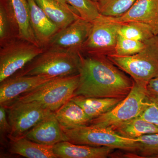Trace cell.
I'll return each instance as SVG.
<instances>
[{
    "label": "cell",
    "instance_id": "obj_33",
    "mask_svg": "<svg viewBox=\"0 0 158 158\" xmlns=\"http://www.w3.org/2000/svg\"></svg>",
    "mask_w": 158,
    "mask_h": 158
},
{
    "label": "cell",
    "instance_id": "obj_23",
    "mask_svg": "<svg viewBox=\"0 0 158 158\" xmlns=\"http://www.w3.org/2000/svg\"><path fill=\"white\" fill-rule=\"evenodd\" d=\"M118 34L128 39L144 42L155 36L150 27L137 22L122 23Z\"/></svg>",
    "mask_w": 158,
    "mask_h": 158
},
{
    "label": "cell",
    "instance_id": "obj_32",
    "mask_svg": "<svg viewBox=\"0 0 158 158\" xmlns=\"http://www.w3.org/2000/svg\"><path fill=\"white\" fill-rule=\"evenodd\" d=\"M92 1H94V2H97V0H92Z\"/></svg>",
    "mask_w": 158,
    "mask_h": 158
},
{
    "label": "cell",
    "instance_id": "obj_1",
    "mask_svg": "<svg viewBox=\"0 0 158 158\" xmlns=\"http://www.w3.org/2000/svg\"><path fill=\"white\" fill-rule=\"evenodd\" d=\"M79 74L74 96L123 100L133 88V79L104 56L81 53Z\"/></svg>",
    "mask_w": 158,
    "mask_h": 158
},
{
    "label": "cell",
    "instance_id": "obj_30",
    "mask_svg": "<svg viewBox=\"0 0 158 158\" xmlns=\"http://www.w3.org/2000/svg\"><path fill=\"white\" fill-rule=\"evenodd\" d=\"M148 95L158 99V76L150 80L146 86Z\"/></svg>",
    "mask_w": 158,
    "mask_h": 158
},
{
    "label": "cell",
    "instance_id": "obj_12",
    "mask_svg": "<svg viewBox=\"0 0 158 158\" xmlns=\"http://www.w3.org/2000/svg\"><path fill=\"white\" fill-rule=\"evenodd\" d=\"M108 20L118 23L137 22L150 27L158 35V0H137L124 14L118 17L104 16Z\"/></svg>",
    "mask_w": 158,
    "mask_h": 158
},
{
    "label": "cell",
    "instance_id": "obj_22",
    "mask_svg": "<svg viewBox=\"0 0 158 158\" xmlns=\"http://www.w3.org/2000/svg\"><path fill=\"white\" fill-rule=\"evenodd\" d=\"M16 37L17 28L9 0H0V46Z\"/></svg>",
    "mask_w": 158,
    "mask_h": 158
},
{
    "label": "cell",
    "instance_id": "obj_20",
    "mask_svg": "<svg viewBox=\"0 0 158 158\" xmlns=\"http://www.w3.org/2000/svg\"><path fill=\"white\" fill-rule=\"evenodd\" d=\"M71 99L78 105L91 119L109 112L123 100L109 98L73 96Z\"/></svg>",
    "mask_w": 158,
    "mask_h": 158
},
{
    "label": "cell",
    "instance_id": "obj_9",
    "mask_svg": "<svg viewBox=\"0 0 158 158\" xmlns=\"http://www.w3.org/2000/svg\"><path fill=\"white\" fill-rule=\"evenodd\" d=\"M5 107L11 127V133L8 137L13 138L23 136L53 112L36 102H15Z\"/></svg>",
    "mask_w": 158,
    "mask_h": 158
},
{
    "label": "cell",
    "instance_id": "obj_5",
    "mask_svg": "<svg viewBox=\"0 0 158 158\" xmlns=\"http://www.w3.org/2000/svg\"><path fill=\"white\" fill-rule=\"evenodd\" d=\"M63 130L68 141L75 144L109 147L136 153L139 147L136 139L122 137L109 129L87 125Z\"/></svg>",
    "mask_w": 158,
    "mask_h": 158
},
{
    "label": "cell",
    "instance_id": "obj_17",
    "mask_svg": "<svg viewBox=\"0 0 158 158\" xmlns=\"http://www.w3.org/2000/svg\"><path fill=\"white\" fill-rule=\"evenodd\" d=\"M35 1L60 30L65 28L80 17L75 9L67 8L55 0Z\"/></svg>",
    "mask_w": 158,
    "mask_h": 158
},
{
    "label": "cell",
    "instance_id": "obj_29",
    "mask_svg": "<svg viewBox=\"0 0 158 158\" xmlns=\"http://www.w3.org/2000/svg\"><path fill=\"white\" fill-rule=\"evenodd\" d=\"M7 112L5 107L1 106L0 107V132H1V140L4 139L6 136L10 135L11 132V127L9 124Z\"/></svg>",
    "mask_w": 158,
    "mask_h": 158
},
{
    "label": "cell",
    "instance_id": "obj_14",
    "mask_svg": "<svg viewBox=\"0 0 158 158\" xmlns=\"http://www.w3.org/2000/svg\"><path fill=\"white\" fill-rule=\"evenodd\" d=\"M28 2L31 28L38 44L44 49L60 30L47 16L35 0H28Z\"/></svg>",
    "mask_w": 158,
    "mask_h": 158
},
{
    "label": "cell",
    "instance_id": "obj_11",
    "mask_svg": "<svg viewBox=\"0 0 158 158\" xmlns=\"http://www.w3.org/2000/svg\"><path fill=\"white\" fill-rule=\"evenodd\" d=\"M56 78L48 76H12L1 82L0 105L4 107L8 106L24 94Z\"/></svg>",
    "mask_w": 158,
    "mask_h": 158
},
{
    "label": "cell",
    "instance_id": "obj_27",
    "mask_svg": "<svg viewBox=\"0 0 158 158\" xmlns=\"http://www.w3.org/2000/svg\"><path fill=\"white\" fill-rule=\"evenodd\" d=\"M76 10L80 17L88 21H94L100 15L96 2L92 0H65Z\"/></svg>",
    "mask_w": 158,
    "mask_h": 158
},
{
    "label": "cell",
    "instance_id": "obj_31",
    "mask_svg": "<svg viewBox=\"0 0 158 158\" xmlns=\"http://www.w3.org/2000/svg\"><path fill=\"white\" fill-rule=\"evenodd\" d=\"M55 1H57V2L62 4L63 6H65V7H67V8H69V9H73L71 6H70V5L66 2L65 0H55Z\"/></svg>",
    "mask_w": 158,
    "mask_h": 158
},
{
    "label": "cell",
    "instance_id": "obj_6",
    "mask_svg": "<svg viewBox=\"0 0 158 158\" xmlns=\"http://www.w3.org/2000/svg\"><path fill=\"white\" fill-rule=\"evenodd\" d=\"M127 96L114 109L91 119L89 125L113 130L119 125L140 116L146 103V86L133 80Z\"/></svg>",
    "mask_w": 158,
    "mask_h": 158
},
{
    "label": "cell",
    "instance_id": "obj_16",
    "mask_svg": "<svg viewBox=\"0 0 158 158\" xmlns=\"http://www.w3.org/2000/svg\"><path fill=\"white\" fill-rule=\"evenodd\" d=\"M9 152L27 158H57L53 146L44 145L24 137H8Z\"/></svg>",
    "mask_w": 158,
    "mask_h": 158
},
{
    "label": "cell",
    "instance_id": "obj_10",
    "mask_svg": "<svg viewBox=\"0 0 158 158\" xmlns=\"http://www.w3.org/2000/svg\"><path fill=\"white\" fill-rule=\"evenodd\" d=\"M92 23L80 17L59 30L44 48L81 53L82 47L90 34Z\"/></svg>",
    "mask_w": 158,
    "mask_h": 158
},
{
    "label": "cell",
    "instance_id": "obj_18",
    "mask_svg": "<svg viewBox=\"0 0 158 158\" xmlns=\"http://www.w3.org/2000/svg\"><path fill=\"white\" fill-rule=\"evenodd\" d=\"M54 113L63 129H73L89 125L91 120L83 109L71 99Z\"/></svg>",
    "mask_w": 158,
    "mask_h": 158
},
{
    "label": "cell",
    "instance_id": "obj_28",
    "mask_svg": "<svg viewBox=\"0 0 158 158\" xmlns=\"http://www.w3.org/2000/svg\"><path fill=\"white\" fill-rule=\"evenodd\" d=\"M139 117L158 126V99L147 94L146 105Z\"/></svg>",
    "mask_w": 158,
    "mask_h": 158
},
{
    "label": "cell",
    "instance_id": "obj_15",
    "mask_svg": "<svg viewBox=\"0 0 158 158\" xmlns=\"http://www.w3.org/2000/svg\"><path fill=\"white\" fill-rule=\"evenodd\" d=\"M114 149L109 147H93L62 141L53 146L54 153L59 158H106Z\"/></svg>",
    "mask_w": 158,
    "mask_h": 158
},
{
    "label": "cell",
    "instance_id": "obj_3",
    "mask_svg": "<svg viewBox=\"0 0 158 158\" xmlns=\"http://www.w3.org/2000/svg\"><path fill=\"white\" fill-rule=\"evenodd\" d=\"M144 42L145 48L133 56L107 57L134 81L147 85L150 80L158 76V36L155 35Z\"/></svg>",
    "mask_w": 158,
    "mask_h": 158
},
{
    "label": "cell",
    "instance_id": "obj_13",
    "mask_svg": "<svg viewBox=\"0 0 158 158\" xmlns=\"http://www.w3.org/2000/svg\"><path fill=\"white\" fill-rule=\"evenodd\" d=\"M23 136L39 144L50 146L68 141L54 112L43 118Z\"/></svg>",
    "mask_w": 158,
    "mask_h": 158
},
{
    "label": "cell",
    "instance_id": "obj_2",
    "mask_svg": "<svg viewBox=\"0 0 158 158\" xmlns=\"http://www.w3.org/2000/svg\"><path fill=\"white\" fill-rule=\"evenodd\" d=\"M81 62V53L45 48L13 76L40 75L58 77L74 75L79 74Z\"/></svg>",
    "mask_w": 158,
    "mask_h": 158
},
{
    "label": "cell",
    "instance_id": "obj_21",
    "mask_svg": "<svg viewBox=\"0 0 158 158\" xmlns=\"http://www.w3.org/2000/svg\"><path fill=\"white\" fill-rule=\"evenodd\" d=\"M112 131L122 137L135 139L144 135L158 133V126L138 116L122 123Z\"/></svg>",
    "mask_w": 158,
    "mask_h": 158
},
{
    "label": "cell",
    "instance_id": "obj_26",
    "mask_svg": "<svg viewBox=\"0 0 158 158\" xmlns=\"http://www.w3.org/2000/svg\"><path fill=\"white\" fill-rule=\"evenodd\" d=\"M145 47V42L128 39L118 34L114 52L112 55L118 56H133L141 52Z\"/></svg>",
    "mask_w": 158,
    "mask_h": 158
},
{
    "label": "cell",
    "instance_id": "obj_24",
    "mask_svg": "<svg viewBox=\"0 0 158 158\" xmlns=\"http://www.w3.org/2000/svg\"><path fill=\"white\" fill-rule=\"evenodd\" d=\"M137 0H97L100 14L108 17L120 16L133 6Z\"/></svg>",
    "mask_w": 158,
    "mask_h": 158
},
{
    "label": "cell",
    "instance_id": "obj_7",
    "mask_svg": "<svg viewBox=\"0 0 158 158\" xmlns=\"http://www.w3.org/2000/svg\"><path fill=\"white\" fill-rule=\"evenodd\" d=\"M44 50L18 37L0 46V83L22 69Z\"/></svg>",
    "mask_w": 158,
    "mask_h": 158
},
{
    "label": "cell",
    "instance_id": "obj_19",
    "mask_svg": "<svg viewBox=\"0 0 158 158\" xmlns=\"http://www.w3.org/2000/svg\"><path fill=\"white\" fill-rule=\"evenodd\" d=\"M9 1L17 28L18 37L39 46L30 23L28 0Z\"/></svg>",
    "mask_w": 158,
    "mask_h": 158
},
{
    "label": "cell",
    "instance_id": "obj_8",
    "mask_svg": "<svg viewBox=\"0 0 158 158\" xmlns=\"http://www.w3.org/2000/svg\"><path fill=\"white\" fill-rule=\"evenodd\" d=\"M92 23L90 34L82 47L81 53L106 57L112 55L122 24L108 20L101 14Z\"/></svg>",
    "mask_w": 158,
    "mask_h": 158
},
{
    "label": "cell",
    "instance_id": "obj_4",
    "mask_svg": "<svg viewBox=\"0 0 158 158\" xmlns=\"http://www.w3.org/2000/svg\"><path fill=\"white\" fill-rule=\"evenodd\" d=\"M79 81V74L59 77L24 94L13 102H36L45 109L55 112L73 97Z\"/></svg>",
    "mask_w": 158,
    "mask_h": 158
},
{
    "label": "cell",
    "instance_id": "obj_25",
    "mask_svg": "<svg viewBox=\"0 0 158 158\" xmlns=\"http://www.w3.org/2000/svg\"><path fill=\"white\" fill-rule=\"evenodd\" d=\"M139 144L136 154L139 158H158V133L136 138Z\"/></svg>",
    "mask_w": 158,
    "mask_h": 158
}]
</instances>
